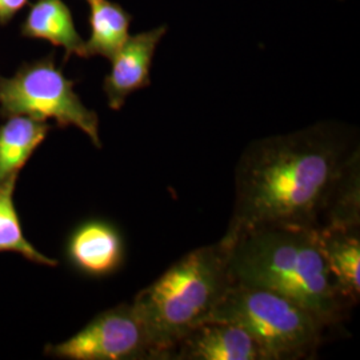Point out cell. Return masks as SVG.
Returning a JSON list of instances; mask_svg holds the SVG:
<instances>
[{"instance_id":"obj_1","label":"cell","mask_w":360,"mask_h":360,"mask_svg":"<svg viewBox=\"0 0 360 360\" xmlns=\"http://www.w3.org/2000/svg\"><path fill=\"white\" fill-rule=\"evenodd\" d=\"M359 178V142L343 124L322 122L254 141L236 165L227 232L275 224L321 230Z\"/></svg>"},{"instance_id":"obj_2","label":"cell","mask_w":360,"mask_h":360,"mask_svg":"<svg viewBox=\"0 0 360 360\" xmlns=\"http://www.w3.org/2000/svg\"><path fill=\"white\" fill-rule=\"evenodd\" d=\"M233 283L283 295L333 328L351 309L327 269L316 230L260 226L223 235Z\"/></svg>"},{"instance_id":"obj_3","label":"cell","mask_w":360,"mask_h":360,"mask_svg":"<svg viewBox=\"0 0 360 360\" xmlns=\"http://www.w3.org/2000/svg\"><path fill=\"white\" fill-rule=\"evenodd\" d=\"M230 245L221 238L180 257L131 302L148 333L158 359H171L180 340L207 322L233 284Z\"/></svg>"},{"instance_id":"obj_4","label":"cell","mask_w":360,"mask_h":360,"mask_svg":"<svg viewBox=\"0 0 360 360\" xmlns=\"http://www.w3.org/2000/svg\"><path fill=\"white\" fill-rule=\"evenodd\" d=\"M208 321L243 328L257 342L263 360L311 358L328 330L315 315L285 296L238 283L226 291Z\"/></svg>"},{"instance_id":"obj_5","label":"cell","mask_w":360,"mask_h":360,"mask_svg":"<svg viewBox=\"0 0 360 360\" xmlns=\"http://www.w3.org/2000/svg\"><path fill=\"white\" fill-rule=\"evenodd\" d=\"M75 82L56 67L55 52L23 63L13 77L0 74V116L23 115L47 122L60 129L77 127L91 143L102 148L99 116L86 107L75 92Z\"/></svg>"},{"instance_id":"obj_6","label":"cell","mask_w":360,"mask_h":360,"mask_svg":"<svg viewBox=\"0 0 360 360\" xmlns=\"http://www.w3.org/2000/svg\"><path fill=\"white\" fill-rule=\"evenodd\" d=\"M44 355L63 360H159L131 302L96 315L65 342L47 345Z\"/></svg>"},{"instance_id":"obj_7","label":"cell","mask_w":360,"mask_h":360,"mask_svg":"<svg viewBox=\"0 0 360 360\" xmlns=\"http://www.w3.org/2000/svg\"><path fill=\"white\" fill-rule=\"evenodd\" d=\"M167 27L129 37L111 59V71L104 77L103 91L108 107L119 111L131 94L151 84L150 70L156 47L165 37Z\"/></svg>"},{"instance_id":"obj_8","label":"cell","mask_w":360,"mask_h":360,"mask_svg":"<svg viewBox=\"0 0 360 360\" xmlns=\"http://www.w3.org/2000/svg\"><path fill=\"white\" fill-rule=\"evenodd\" d=\"M124 240L110 221L90 219L70 233L65 255L70 264L83 275L104 278L115 274L124 262Z\"/></svg>"},{"instance_id":"obj_9","label":"cell","mask_w":360,"mask_h":360,"mask_svg":"<svg viewBox=\"0 0 360 360\" xmlns=\"http://www.w3.org/2000/svg\"><path fill=\"white\" fill-rule=\"evenodd\" d=\"M171 359L263 360V356L252 336L239 326L208 321L180 340Z\"/></svg>"},{"instance_id":"obj_10","label":"cell","mask_w":360,"mask_h":360,"mask_svg":"<svg viewBox=\"0 0 360 360\" xmlns=\"http://www.w3.org/2000/svg\"><path fill=\"white\" fill-rule=\"evenodd\" d=\"M316 233L339 294L354 307L360 297V230L326 227Z\"/></svg>"},{"instance_id":"obj_11","label":"cell","mask_w":360,"mask_h":360,"mask_svg":"<svg viewBox=\"0 0 360 360\" xmlns=\"http://www.w3.org/2000/svg\"><path fill=\"white\" fill-rule=\"evenodd\" d=\"M23 38L40 39L62 47L71 55L86 58V41L79 35L71 10L63 0H37L20 26Z\"/></svg>"},{"instance_id":"obj_12","label":"cell","mask_w":360,"mask_h":360,"mask_svg":"<svg viewBox=\"0 0 360 360\" xmlns=\"http://www.w3.org/2000/svg\"><path fill=\"white\" fill-rule=\"evenodd\" d=\"M51 126L30 116L6 117L0 124V183L19 175Z\"/></svg>"},{"instance_id":"obj_13","label":"cell","mask_w":360,"mask_h":360,"mask_svg":"<svg viewBox=\"0 0 360 360\" xmlns=\"http://www.w3.org/2000/svg\"><path fill=\"white\" fill-rule=\"evenodd\" d=\"M90 39L86 41V58L103 56L111 60L129 39L132 16L111 0H90Z\"/></svg>"},{"instance_id":"obj_14","label":"cell","mask_w":360,"mask_h":360,"mask_svg":"<svg viewBox=\"0 0 360 360\" xmlns=\"http://www.w3.org/2000/svg\"><path fill=\"white\" fill-rule=\"evenodd\" d=\"M19 175L0 183V252H15L27 259L28 262L56 267V259L44 255L28 239L23 232L20 218L15 206L13 193Z\"/></svg>"},{"instance_id":"obj_15","label":"cell","mask_w":360,"mask_h":360,"mask_svg":"<svg viewBox=\"0 0 360 360\" xmlns=\"http://www.w3.org/2000/svg\"><path fill=\"white\" fill-rule=\"evenodd\" d=\"M30 0H0V26L8 25Z\"/></svg>"},{"instance_id":"obj_16","label":"cell","mask_w":360,"mask_h":360,"mask_svg":"<svg viewBox=\"0 0 360 360\" xmlns=\"http://www.w3.org/2000/svg\"><path fill=\"white\" fill-rule=\"evenodd\" d=\"M87 1H90V0H87Z\"/></svg>"}]
</instances>
